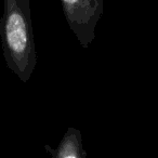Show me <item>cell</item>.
Here are the masks:
<instances>
[{
	"instance_id": "1",
	"label": "cell",
	"mask_w": 158,
	"mask_h": 158,
	"mask_svg": "<svg viewBox=\"0 0 158 158\" xmlns=\"http://www.w3.org/2000/svg\"><path fill=\"white\" fill-rule=\"evenodd\" d=\"M0 41L7 67L26 84L37 64L31 0H3Z\"/></svg>"
},
{
	"instance_id": "3",
	"label": "cell",
	"mask_w": 158,
	"mask_h": 158,
	"mask_svg": "<svg viewBox=\"0 0 158 158\" xmlns=\"http://www.w3.org/2000/svg\"><path fill=\"white\" fill-rule=\"evenodd\" d=\"M48 152L55 158H85L87 153L82 147V138L80 130L68 128L55 151H52L49 145H46Z\"/></svg>"
},
{
	"instance_id": "2",
	"label": "cell",
	"mask_w": 158,
	"mask_h": 158,
	"mask_svg": "<svg viewBox=\"0 0 158 158\" xmlns=\"http://www.w3.org/2000/svg\"><path fill=\"white\" fill-rule=\"evenodd\" d=\"M70 31L79 44L88 49L95 38V28L103 14V0H61Z\"/></svg>"
}]
</instances>
